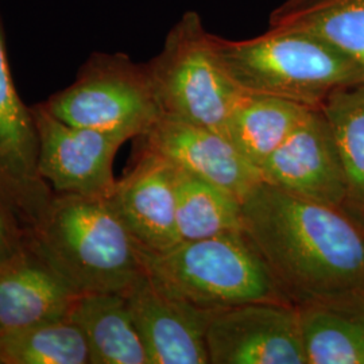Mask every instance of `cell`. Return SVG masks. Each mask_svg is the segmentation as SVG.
I'll return each instance as SVG.
<instances>
[{"label":"cell","mask_w":364,"mask_h":364,"mask_svg":"<svg viewBox=\"0 0 364 364\" xmlns=\"http://www.w3.org/2000/svg\"><path fill=\"white\" fill-rule=\"evenodd\" d=\"M243 231L289 301L353 290L364 277V225L260 181L243 200Z\"/></svg>","instance_id":"6da1fadb"},{"label":"cell","mask_w":364,"mask_h":364,"mask_svg":"<svg viewBox=\"0 0 364 364\" xmlns=\"http://www.w3.org/2000/svg\"><path fill=\"white\" fill-rule=\"evenodd\" d=\"M26 242L77 294L126 293L146 273L108 198L54 193Z\"/></svg>","instance_id":"7a4b0ae2"},{"label":"cell","mask_w":364,"mask_h":364,"mask_svg":"<svg viewBox=\"0 0 364 364\" xmlns=\"http://www.w3.org/2000/svg\"><path fill=\"white\" fill-rule=\"evenodd\" d=\"M215 50L242 91L269 95L320 108L331 92L364 81V72L311 33L270 26L242 41L212 34Z\"/></svg>","instance_id":"3957f363"},{"label":"cell","mask_w":364,"mask_h":364,"mask_svg":"<svg viewBox=\"0 0 364 364\" xmlns=\"http://www.w3.org/2000/svg\"><path fill=\"white\" fill-rule=\"evenodd\" d=\"M142 255L146 272L159 284L207 312L254 301L291 302L243 230Z\"/></svg>","instance_id":"277c9868"},{"label":"cell","mask_w":364,"mask_h":364,"mask_svg":"<svg viewBox=\"0 0 364 364\" xmlns=\"http://www.w3.org/2000/svg\"><path fill=\"white\" fill-rule=\"evenodd\" d=\"M147 65L162 117L225 135L227 120L245 91L223 65L198 14H183Z\"/></svg>","instance_id":"5b68a950"},{"label":"cell","mask_w":364,"mask_h":364,"mask_svg":"<svg viewBox=\"0 0 364 364\" xmlns=\"http://www.w3.org/2000/svg\"><path fill=\"white\" fill-rule=\"evenodd\" d=\"M43 107L68 124L139 138L162 117L149 65L124 54H93L76 81Z\"/></svg>","instance_id":"8992f818"},{"label":"cell","mask_w":364,"mask_h":364,"mask_svg":"<svg viewBox=\"0 0 364 364\" xmlns=\"http://www.w3.org/2000/svg\"><path fill=\"white\" fill-rule=\"evenodd\" d=\"M53 195L39 174L36 120L15 90L0 22V204L27 234Z\"/></svg>","instance_id":"52a82bcc"},{"label":"cell","mask_w":364,"mask_h":364,"mask_svg":"<svg viewBox=\"0 0 364 364\" xmlns=\"http://www.w3.org/2000/svg\"><path fill=\"white\" fill-rule=\"evenodd\" d=\"M209 364H306L299 306L254 301L210 312Z\"/></svg>","instance_id":"ba28073f"},{"label":"cell","mask_w":364,"mask_h":364,"mask_svg":"<svg viewBox=\"0 0 364 364\" xmlns=\"http://www.w3.org/2000/svg\"><path fill=\"white\" fill-rule=\"evenodd\" d=\"M38 132V170L54 193L108 198L117 180L114 159L127 141L68 124L42 103L31 107Z\"/></svg>","instance_id":"9c48e42d"},{"label":"cell","mask_w":364,"mask_h":364,"mask_svg":"<svg viewBox=\"0 0 364 364\" xmlns=\"http://www.w3.org/2000/svg\"><path fill=\"white\" fill-rule=\"evenodd\" d=\"M259 171L263 181L290 195L348 213L346 176L329 124L320 108L309 111Z\"/></svg>","instance_id":"30bf717a"},{"label":"cell","mask_w":364,"mask_h":364,"mask_svg":"<svg viewBox=\"0 0 364 364\" xmlns=\"http://www.w3.org/2000/svg\"><path fill=\"white\" fill-rule=\"evenodd\" d=\"M124 294L150 364H209L210 312L174 296L147 272Z\"/></svg>","instance_id":"8fae6325"},{"label":"cell","mask_w":364,"mask_h":364,"mask_svg":"<svg viewBox=\"0 0 364 364\" xmlns=\"http://www.w3.org/2000/svg\"><path fill=\"white\" fill-rule=\"evenodd\" d=\"M177 169L162 156L139 147L136 159L108 197L144 254H162L181 240L177 230Z\"/></svg>","instance_id":"7c38bea8"},{"label":"cell","mask_w":364,"mask_h":364,"mask_svg":"<svg viewBox=\"0 0 364 364\" xmlns=\"http://www.w3.org/2000/svg\"><path fill=\"white\" fill-rule=\"evenodd\" d=\"M138 139L141 149L162 156L178 169L232 192L242 200L263 181L259 170L218 131L161 117Z\"/></svg>","instance_id":"4fadbf2b"},{"label":"cell","mask_w":364,"mask_h":364,"mask_svg":"<svg viewBox=\"0 0 364 364\" xmlns=\"http://www.w3.org/2000/svg\"><path fill=\"white\" fill-rule=\"evenodd\" d=\"M76 296L26 242L0 267V335L65 317Z\"/></svg>","instance_id":"5bb4252c"},{"label":"cell","mask_w":364,"mask_h":364,"mask_svg":"<svg viewBox=\"0 0 364 364\" xmlns=\"http://www.w3.org/2000/svg\"><path fill=\"white\" fill-rule=\"evenodd\" d=\"M297 306L306 364H364V299L356 289Z\"/></svg>","instance_id":"9a60e30c"},{"label":"cell","mask_w":364,"mask_h":364,"mask_svg":"<svg viewBox=\"0 0 364 364\" xmlns=\"http://www.w3.org/2000/svg\"><path fill=\"white\" fill-rule=\"evenodd\" d=\"M66 316L87 340L90 364H150L124 293L77 294Z\"/></svg>","instance_id":"2e32d148"},{"label":"cell","mask_w":364,"mask_h":364,"mask_svg":"<svg viewBox=\"0 0 364 364\" xmlns=\"http://www.w3.org/2000/svg\"><path fill=\"white\" fill-rule=\"evenodd\" d=\"M311 109L287 99L245 92L227 120L224 134L259 170Z\"/></svg>","instance_id":"e0dca14e"},{"label":"cell","mask_w":364,"mask_h":364,"mask_svg":"<svg viewBox=\"0 0 364 364\" xmlns=\"http://www.w3.org/2000/svg\"><path fill=\"white\" fill-rule=\"evenodd\" d=\"M176 169V216L181 242L243 230L240 197L192 173Z\"/></svg>","instance_id":"ac0fdd59"},{"label":"cell","mask_w":364,"mask_h":364,"mask_svg":"<svg viewBox=\"0 0 364 364\" xmlns=\"http://www.w3.org/2000/svg\"><path fill=\"white\" fill-rule=\"evenodd\" d=\"M320 109L346 176L348 213L364 225V81L331 92Z\"/></svg>","instance_id":"d6986e66"},{"label":"cell","mask_w":364,"mask_h":364,"mask_svg":"<svg viewBox=\"0 0 364 364\" xmlns=\"http://www.w3.org/2000/svg\"><path fill=\"white\" fill-rule=\"evenodd\" d=\"M0 364H90V350L65 316L0 335Z\"/></svg>","instance_id":"ffe728a7"},{"label":"cell","mask_w":364,"mask_h":364,"mask_svg":"<svg viewBox=\"0 0 364 364\" xmlns=\"http://www.w3.org/2000/svg\"><path fill=\"white\" fill-rule=\"evenodd\" d=\"M270 26L304 30L326 41L364 72V0H316L270 21Z\"/></svg>","instance_id":"44dd1931"},{"label":"cell","mask_w":364,"mask_h":364,"mask_svg":"<svg viewBox=\"0 0 364 364\" xmlns=\"http://www.w3.org/2000/svg\"><path fill=\"white\" fill-rule=\"evenodd\" d=\"M26 247V232L0 204V267Z\"/></svg>","instance_id":"7402d4cb"},{"label":"cell","mask_w":364,"mask_h":364,"mask_svg":"<svg viewBox=\"0 0 364 364\" xmlns=\"http://www.w3.org/2000/svg\"><path fill=\"white\" fill-rule=\"evenodd\" d=\"M313 1H316V0H287L281 7H278L275 11H273L272 16H270V21L278 19L281 16H285L287 14L294 13L299 9L311 4Z\"/></svg>","instance_id":"603a6c76"},{"label":"cell","mask_w":364,"mask_h":364,"mask_svg":"<svg viewBox=\"0 0 364 364\" xmlns=\"http://www.w3.org/2000/svg\"><path fill=\"white\" fill-rule=\"evenodd\" d=\"M356 290H358V293H359V294H360V296H362L364 299V277L363 279H362V282L359 284V287H356Z\"/></svg>","instance_id":"cb8c5ba5"}]
</instances>
